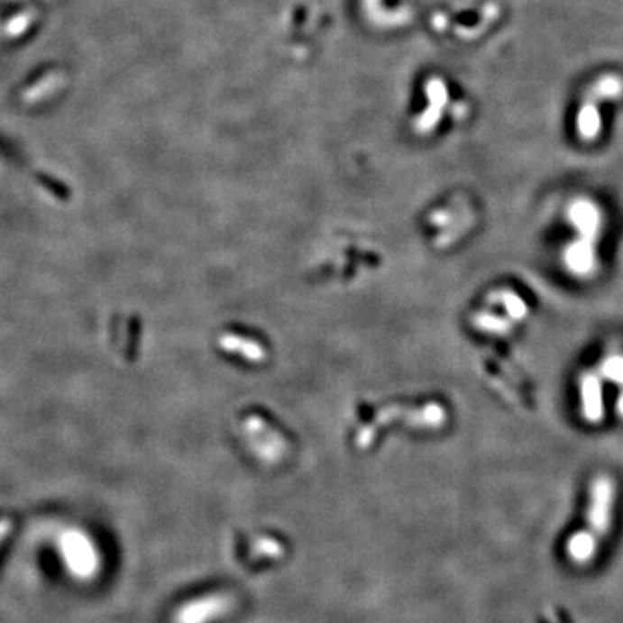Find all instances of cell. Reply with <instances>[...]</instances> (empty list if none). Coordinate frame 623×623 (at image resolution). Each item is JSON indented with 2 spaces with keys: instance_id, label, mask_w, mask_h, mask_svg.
Instances as JSON below:
<instances>
[{
  "instance_id": "6da1fadb",
  "label": "cell",
  "mask_w": 623,
  "mask_h": 623,
  "mask_svg": "<svg viewBox=\"0 0 623 623\" xmlns=\"http://www.w3.org/2000/svg\"><path fill=\"white\" fill-rule=\"evenodd\" d=\"M623 96V80L617 75H606L591 87L585 94V101L577 113V133L582 141H596L601 133L602 120L600 105Z\"/></svg>"
},
{
  "instance_id": "7a4b0ae2",
  "label": "cell",
  "mask_w": 623,
  "mask_h": 623,
  "mask_svg": "<svg viewBox=\"0 0 623 623\" xmlns=\"http://www.w3.org/2000/svg\"><path fill=\"white\" fill-rule=\"evenodd\" d=\"M563 263L577 279H591L598 272V243L575 237L563 250Z\"/></svg>"
},
{
  "instance_id": "3957f363",
  "label": "cell",
  "mask_w": 623,
  "mask_h": 623,
  "mask_svg": "<svg viewBox=\"0 0 623 623\" xmlns=\"http://www.w3.org/2000/svg\"><path fill=\"white\" fill-rule=\"evenodd\" d=\"M566 218L570 225L575 229L577 237H583L589 241L598 243L601 236L602 218L601 208L589 197H577L568 205Z\"/></svg>"
},
{
  "instance_id": "277c9868",
  "label": "cell",
  "mask_w": 623,
  "mask_h": 623,
  "mask_svg": "<svg viewBox=\"0 0 623 623\" xmlns=\"http://www.w3.org/2000/svg\"><path fill=\"white\" fill-rule=\"evenodd\" d=\"M604 381L598 371L583 372L579 383L582 417L589 425H600L604 419Z\"/></svg>"
},
{
  "instance_id": "5b68a950",
  "label": "cell",
  "mask_w": 623,
  "mask_h": 623,
  "mask_svg": "<svg viewBox=\"0 0 623 623\" xmlns=\"http://www.w3.org/2000/svg\"><path fill=\"white\" fill-rule=\"evenodd\" d=\"M61 547H63L68 566L78 577H88L96 570L94 549L82 534H78V532L66 534Z\"/></svg>"
},
{
  "instance_id": "8992f818",
  "label": "cell",
  "mask_w": 623,
  "mask_h": 623,
  "mask_svg": "<svg viewBox=\"0 0 623 623\" xmlns=\"http://www.w3.org/2000/svg\"><path fill=\"white\" fill-rule=\"evenodd\" d=\"M492 300L500 303V307L504 308V312L508 314V319L511 323H519V321H523L528 316L527 303L523 301V298L518 293L511 291V289L497 291L494 297H492Z\"/></svg>"
},
{
  "instance_id": "52a82bcc",
  "label": "cell",
  "mask_w": 623,
  "mask_h": 623,
  "mask_svg": "<svg viewBox=\"0 0 623 623\" xmlns=\"http://www.w3.org/2000/svg\"><path fill=\"white\" fill-rule=\"evenodd\" d=\"M602 381H608L611 385L623 388V353H611L606 355L598 369Z\"/></svg>"
},
{
  "instance_id": "ba28073f",
  "label": "cell",
  "mask_w": 623,
  "mask_h": 623,
  "mask_svg": "<svg viewBox=\"0 0 623 623\" xmlns=\"http://www.w3.org/2000/svg\"><path fill=\"white\" fill-rule=\"evenodd\" d=\"M476 325L487 333H492V334H506L511 331L513 323L508 317H500V316H495L490 312H481L476 317Z\"/></svg>"
},
{
  "instance_id": "9c48e42d",
  "label": "cell",
  "mask_w": 623,
  "mask_h": 623,
  "mask_svg": "<svg viewBox=\"0 0 623 623\" xmlns=\"http://www.w3.org/2000/svg\"><path fill=\"white\" fill-rule=\"evenodd\" d=\"M615 408H617L618 417H622L623 419V388H620V393H618V397H617V404H615Z\"/></svg>"
}]
</instances>
